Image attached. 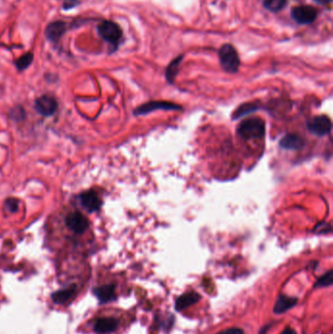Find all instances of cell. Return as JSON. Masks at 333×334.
<instances>
[{"label":"cell","instance_id":"obj_1","mask_svg":"<svg viewBox=\"0 0 333 334\" xmlns=\"http://www.w3.org/2000/svg\"><path fill=\"white\" fill-rule=\"evenodd\" d=\"M236 132L245 140L262 139L265 135V122L259 118L242 120L238 124Z\"/></svg>","mask_w":333,"mask_h":334},{"label":"cell","instance_id":"obj_2","mask_svg":"<svg viewBox=\"0 0 333 334\" xmlns=\"http://www.w3.org/2000/svg\"><path fill=\"white\" fill-rule=\"evenodd\" d=\"M219 60L222 69L229 73L235 74L239 68V58L235 47L231 44H224L219 51Z\"/></svg>","mask_w":333,"mask_h":334},{"label":"cell","instance_id":"obj_3","mask_svg":"<svg viewBox=\"0 0 333 334\" xmlns=\"http://www.w3.org/2000/svg\"><path fill=\"white\" fill-rule=\"evenodd\" d=\"M98 33L104 40L116 47L118 46L122 37L121 29L119 28L118 24L112 21H104L101 23L98 26Z\"/></svg>","mask_w":333,"mask_h":334},{"label":"cell","instance_id":"obj_4","mask_svg":"<svg viewBox=\"0 0 333 334\" xmlns=\"http://www.w3.org/2000/svg\"><path fill=\"white\" fill-rule=\"evenodd\" d=\"M331 121L326 116H317L307 121L308 131L319 137L325 136L331 131Z\"/></svg>","mask_w":333,"mask_h":334},{"label":"cell","instance_id":"obj_5","mask_svg":"<svg viewBox=\"0 0 333 334\" xmlns=\"http://www.w3.org/2000/svg\"><path fill=\"white\" fill-rule=\"evenodd\" d=\"M317 16L318 12L316 8L309 5H301L291 10L292 19L300 25L312 24L317 19Z\"/></svg>","mask_w":333,"mask_h":334},{"label":"cell","instance_id":"obj_6","mask_svg":"<svg viewBox=\"0 0 333 334\" xmlns=\"http://www.w3.org/2000/svg\"><path fill=\"white\" fill-rule=\"evenodd\" d=\"M65 225L72 232L81 235L88 229L89 222L85 216L75 211L65 217Z\"/></svg>","mask_w":333,"mask_h":334},{"label":"cell","instance_id":"obj_7","mask_svg":"<svg viewBox=\"0 0 333 334\" xmlns=\"http://www.w3.org/2000/svg\"><path fill=\"white\" fill-rule=\"evenodd\" d=\"M181 108V107L177 106L176 104H173L170 102H165V101H153V102H149L147 104L142 105L139 108H136L134 114L136 116H141V115H147L150 114L153 110L157 109H163V110H174Z\"/></svg>","mask_w":333,"mask_h":334},{"label":"cell","instance_id":"obj_8","mask_svg":"<svg viewBox=\"0 0 333 334\" xmlns=\"http://www.w3.org/2000/svg\"><path fill=\"white\" fill-rule=\"evenodd\" d=\"M57 101L55 98L51 96L44 95L36 99L35 101V109L43 117L53 116L55 112L57 110Z\"/></svg>","mask_w":333,"mask_h":334},{"label":"cell","instance_id":"obj_9","mask_svg":"<svg viewBox=\"0 0 333 334\" xmlns=\"http://www.w3.org/2000/svg\"><path fill=\"white\" fill-rule=\"evenodd\" d=\"M78 201L88 212H95L101 208L102 201L94 191H87L79 194Z\"/></svg>","mask_w":333,"mask_h":334},{"label":"cell","instance_id":"obj_10","mask_svg":"<svg viewBox=\"0 0 333 334\" xmlns=\"http://www.w3.org/2000/svg\"><path fill=\"white\" fill-rule=\"evenodd\" d=\"M66 26L65 23L62 21H56L50 23L45 31V35L50 42H58L65 32Z\"/></svg>","mask_w":333,"mask_h":334},{"label":"cell","instance_id":"obj_11","mask_svg":"<svg viewBox=\"0 0 333 334\" xmlns=\"http://www.w3.org/2000/svg\"><path fill=\"white\" fill-rule=\"evenodd\" d=\"M118 322L112 318L99 319L94 325V330L98 334H108L118 328Z\"/></svg>","mask_w":333,"mask_h":334},{"label":"cell","instance_id":"obj_12","mask_svg":"<svg viewBox=\"0 0 333 334\" xmlns=\"http://www.w3.org/2000/svg\"><path fill=\"white\" fill-rule=\"evenodd\" d=\"M304 143V139L298 134H287L280 140L279 146L285 150H298Z\"/></svg>","mask_w":333,"mask_h":334},{"label":"cell","instance_id":"obj_13","mask_svg":"<svg viewBox=\"0 0 333 334\" xmlns=\"http://www.w3.org/2000/svg\"><path fill=\"white\" fill-rule=\"evenodd\" d=\"M201 296L196 292H188L186 294H183L177 300H176V305L175 308L177 311H182L184 309L189 308L196 302L199 301Z\"/></svg>","mask_w":333,"mask_h":334},{"label":"cell","instance_id":"obj_14","mask_svg":"<svg viewBox=\"0 0 333 334\" xmlns=\"http://www.w3.org/2000/svg\"><path fill=\"white\" fill-rule=\"evenodd\" d=\"M94 293H95L97 298L102 303L113 301L116 298L114 284H107V285L97 287L94 291Z\"/></svg>","mask_w":333,"mask_h":334},{"label":"cell","instance_id":"obj_15","mask_svg":"<svg viewBox=\"0 0 333 334\" xmlns=\"http://www.w3.org/2000/svg\"><path fill=\"white\" fill-rule=\"evenodd\" d=\"M296 303H297L296 298H291L288 296L280 295L274 307V312L276 314H282V313L286 312L292 307H294L296 305Z\"/></svg>","mask_w":333,"mask_h":334},{"label":"cell","instance_id":"obj_16","mask_svg":"<svg viewBox=\"0 0 333 334\" xmlns=\"http://www.w3.org/2000/svg\"><path fill=\"white\" fill-rule=\"evenodd\" d=\"M76 291V285L73 284L70 287L62 290V291H57L52 294V300L56 304H63L66 301H69L74 295Z\"/></svg>","mask_w":333,"mask_h":334},{"label":"cell","instance_id":"obj_17","mask_svg":"<svg viewBox=\"0 0 333 334\" xmlns=\"http://www.w3.org/2000/svg\"><path fill=\"white\" fill-rule=\"evenodd\" d=\"M260 108V106L258 105L257 102H251V103H246L242 104L241 106H239L238 108H236V112L234 113L233 119H236L239 118H242L247 115H249L255 110H257Z\"/></svg>","mask_w":333,"mask_h":334},{"label":"cell","instance_id":"obj_18","mask_svg":"<svg viewBox=\"0 0 333 334\" xmlns=\"http://www.w3.org/2000/svg\"><path fill=\"white\" fill-rule=\"evenodd\" d=\"M264 7L271 12H279L285 6L286 0H263Z\"/></svg>","mask_w":333,"mask_h":334},{"label":"cell","instance_id":"obj_19","mask_svg":"<svg viewBox=\"0 0 333 334\" xmlns=\"http://www.w3.org/2000/svg\"><path fill=\"white\" fill-rule=\"evenodd\" d=\"M181 60H182V57H179L177 59H175L173 62H172L170 65H168L167 68V71H166V78L169 82H173L175 76L177 75L178 73V69H179V65L181 63Z\"/></svg>","mask_w":333,"mask_h":334},{"label":"cell","instance_id":"obj_20","mask_svg":"<svg viewBox=\"0 0 333 334\" xmlns=\"http://www.w3.org/2000/svg\"><path fill=\"white\" fill-rule=\"evenodd\" d=\"M32 60H33V54L29 52L27 54L23 55L16 61V66L19 71H24L31 65Z\"/></svg>","mask_w":333,"mask_h":334},{"label":"cell","instance_id":"obj_21","mask_svg":"<svg viewBox=\"0 0 333 334\" xmlns=\"http://www.w3.org/2000/svg\"><path fill=\"white\" fill-rule=\"evenodd\" d=\"M333 282V272L329 271L325 275H323L322 278H320L318 281L316 282L315 286L318 287H323V286H329L331 285Z\"/></svg>","mask_w":333,"mask_h":334},{"label":"cell","instance_id":"obj_22","mask_svg":"<svg viewBox=\"0 0 333 334\" xmlns=\"http://www.w3.org/2000/svg\"><path fill=\"white\" fill-rule=\"evenodd\" d=\"M18 204H19V202L16 198H8L6 201L5 205L7 206V208H8L9 211H11V212H16L18 210Z\"/></svg>","mask_w":333,"mask_h":334},{"label":"cell","instance_id":"obj_23","mask_svg":"<svg viewBox=\"0 0 333 334\" xmlns=\"http://www.w3.org/2000/svg\"><path fill=\"white\" fill-rule=\"evenodd\" d=\"M217 334H243V330L240 329V328L233 327V328H228V329L223 330V331Z\"/></svg>","mask_w":333,"mask_h":334},{"label":"cell","instance_id":"obj_24","mask_svg":"<svg viewBox=\"0 0 333 334\" xmlns=\"http://www.w3.org/2000/svg\"><path fill=\"white\" fill-rule=\"evenodd\" d=\"M64 9L74 8V6L77 4L76 0H64Z\"/></svg>","mask_w":333,"mask_h":334},{"label":"cell","instance_id":"obj_25","mask_svg":"<svg viewBox=\"0 0 333 334\" xmlns=\"http://www.w3.org/2000/svg\"><path fill=\"white\" fill-rule=\"evenodd\" d=\"M281 334H296V332H295V330H293L292 328L288 327V328H285Z\"/></svg>","mask_w":333,"mask_h":334},{"label":"cell","instance_id":"obj_26","mask_svg":"<svg viewBox=\"0 0 333 334\" xmlns=\"http://www.w3.org/2000/svg\"><path fill=\"white\" fill-rule=\"evenodd\" d=\"M318 3H320V4H322V5H327V4H329L332 0H316Z\"/></svg>","mask_w":333,"mask_h":334}]
</instances>
